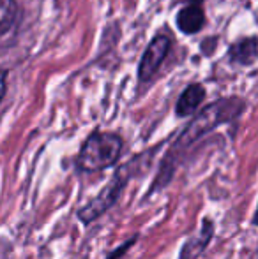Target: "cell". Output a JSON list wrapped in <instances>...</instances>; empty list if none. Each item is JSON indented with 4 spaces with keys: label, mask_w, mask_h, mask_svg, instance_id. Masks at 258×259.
<instances>
[{
    "label": "cell",
    "mask_w": 258,
    "mask_h": 259,
    "mask_svg": "<svg viewBox=\"0 0 258 259\" xmlns=\"http://www.w3.org/2000/svg\"><path fill=\"white\" fill-rule=\"evenodd\" d=\"M239 109L241 108H232V103L228 101H223L219 104H210L202 115H198L196 118L193 120L190 127L184 131L182 138H180V143L182 145H190L193 143L196 138H200L203 133L210 131L212 127H216L217 123H223L227 120H230L234 115H237Z\"/></svg>",
    "instance_id": "obj_3"
},
{
    "label": "cell",
    "mask_w": 258,
    "mask_h": 259,
    "mask_svg": "<svg viewBox=\"0 0 258 259\" xmlns=\"http://www.w3.org/2000/svg\"><path fill=\"white\" fill-rule=\"evenodd\" d=\"M18 16L16 0H0V35L14 25Z\"/></svg>",
    "instance_id": "obj_8"
},
{
    "label": "cell",
    "mask_w": 258,
    "mask_h": 259,
    "mask_svg": "<svg viewBox=\"0 0 258 259\" xmlns=\"http://www.w3.org/2000/svg\"><path fill=\"white\" fill-rule=\"evenodd\" d=\"M203 97H205V90H203L202 85L188 87L182 92V96L179 97V101H177V108H175L177 115L179 116L191 115V113L196 111V108L202 104Z\"/></svg>",
    "instance_id": "obj_6"
},
{
    "label": "cell",
    "mask_w": 258,
    "mask_h": 259,
    "mask_svg": "<svg viewBox=\"0 0 258 259\" xmlns=\"http://www.w3.org/2000/svg\"><path fill=\"white\" fill-rule=\"evenodd\" d=\"M122 152V140L115 133H94L83 143L82 150L76 159V166L85 173L112 167Z\"/></svg>",
    "instance_id": "obj_1"
},
{
    "label": "cell",
    "mask_w": 258,
    "mask_h": 259,
    "mask_svg": "<svg viewBox=\"0 0 258 259\" xmlns=\"http://www.w3.org/2000/svg\"><path fill=\"white\" fill-rule=\"evenodd\" d=\"M128 180H129L128 166H124V167H121L114 177H112L110 184H108L106 187H104L103 191L96 196V198L90 199V201L78 211V217L82 219L85 224L96 221L99 215H103L104 211L110 210V208L117 203L119 196H121V192L124 191Z\"/></svg>",
    "instance_id": "obj_2"
},
{
    "label": "cell",
    "mask_w": 258,
    "mask_h": 259,
    "mask_svg": "<svg viewBox=\"0 0 258 259\" xmlns=\"http://www.w3.org/2000/svg\"><path fill=\"white\" fill-rule=\"evenodd\" d=\"M212 222L210 221H205L203 222V229L200 231V235L196 236V238H191L188 240L186 243H184L182 250H180V259H195L198 257L200 254L205 250L207 243L210 242V238H212Z\"/></svg>",
    "instance_id": "obj_5"
},
{
    "label": "cell",
    "mask_w": 258,
    "mask_h": 259,
    "mask_svg": "<svg viewBox=\"0 0 258 259\" xmlns=\"http://www.w3.org/2000/svg\"><path fill=\"white\" fill-rule=\"evenodd\" d=\"M253 48H255V41H253V39H249V41H246V42H239V45L234 48L232 55H234L235 60L251 62L253 58H255V53H251V52L248 53V50H253Z\"/></svg>",
    "instance_id": "obj_9"
},
{
    "label": "cell",
    "mask_w": 258,
    "mask_h": 259,
    "mask_svg": "<svg viewBox=\"0 0 258 259\" xmlns=\"http://www.w3.org/2000/svg\"><path fill=\"white\" fill-rule=\"evenodd\" d=\"M168 50H170V39L166 35H158V37L152 39V42L149 45V48L145 50L143 57H141L140 67H138L140 81H149L156 74L159 65L165 60Z\"/></svg>",
    "instance_id": "obj_4"
},
{
    "label": "cell",
    "mask_w": 258,
    "mask_h": 259,
    "mask_svg": "<svg viewBox=\"0 0 258 259\" xmlns=\"http://www.w3.org/2000/svg\"><path fill=\"white\" fill-rule=\"evenodd\" d=\"M203 25V13L196 4L193 6L184 7L177 16V27L184 32V34H195L202 28Z\"/></svg>",
    "instance_id": "obj_7"
},
{
    "label": "cell",
    "mask_w": 258,
    "mask_h": 259,
    "mask_svg": "<svg viewBox=\"0 0 258 259\" xmlns=\"http://www.w3.org/2000/svg\"><path fill=\"white\" fill-rule=\"evenodd\" d=\"M134 242H136V236H134V238H131V240H128V242H126V243H122V245L119 247V249H115L114 252H112L110 256H108V259H119V257L122 256V254L128 252V249H129L131 245H133Z\"/></svg>",
    "instance_id": "obj_10"
},
{
    "label": "cell",
    "mask_w": 258,
    "mask_h": 259,
    "mask_svg": "<svg viewBox=\"0 0 258 259\" xmlns=\"http://www.w3.org/2000/svg\"><path fill=\"white\" fill-rule=\"evenodd\" d=\"M4 94H6V72L0 71V101H2Z\"/></svg>",
    "instance_id": "obj_11"
}]
</instances>
